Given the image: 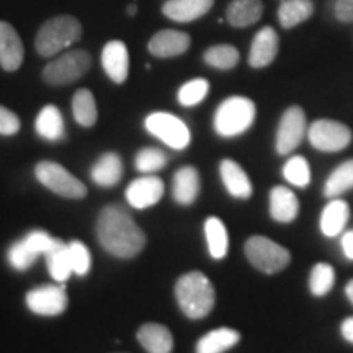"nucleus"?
Returning a JSON list of instances; mask_svg holds the SVG:
<instances>
[{
	"label": "nucleus",
	"mask_w": 353,
	"mask_h": 353,
	"mask_svg": "<svg viewBox=\"0 0 353 353\" xmlns=\"http://www.w3.org/2000/svg\"><path fill=\"white\" fill-rule=\"evenodd\" d=\"M34 130L43 139L59 141L64 138V118L59 108L54 105H46L38 113L34 121Z\"/></svg>",
	"instance_id": "nucleus-27"
},
{
	"label": "nucleus",
	"mask_w": 353,
	"mask_h": 353,
	"mask_svg": "<svg viewBox=\"0 0 353 353\" xmlns=\"http://www.w3.org/2000/svg\"><path fill=\"white\" fill-rule=\"evenodd\" d=\"M262 0H232L228 6L226 20L234 28H247L262 19Z\"/></svg>",
	"instance_id": "nucleus-22"
},
{
	"label": "nucleus",
	"mask_w": 353,
	"mask_h": 353,
	"mask_svg": "<svg viewBox=\"0 0 353 353\" xmlns=\"http://www.w3.org/2000/svg\"><path fill=\"white\" fill-rule=\"evenodd\" d=\"M82 37L81 21L70 15H59L43 23L37 34V51L43 57H52L69 50Z\"/></svg>",
	"instance_id": "nucleus-3"
},
{
	"label": "nucleus",
	"mask_w": 353,
	"mask_h": 353,
	"mask_svg": "<svg viewBox=\"0 0 353 353\" xmlns=\"http://www.w3.org/2000/svg\"><path fill=\"white\" fill-rule=\"evenodd\" d=\"M25 59L23 43L13 28L7 21H0V65L7 72L20 69Z\"/></svg>",
	"instance_id": "nucleus-16"
},
{
	"label": "nucleus",
	"mask_w": 353,
	"mask_h": 353,
	"mask_svg": "<svg viewBox=\"0 0 353 353\" xmlns=\"http://www.w3.org/2000/svg\"><path fill=\"white\" fill-rule=\"evenodd\" d=\"M175 298L185 316L190 319H203L214 307V286L205 273H185L175 283Z\"/></svg>",
	"instance_id": "nucleus-2"
},
{
	"label": "nucleus",
	"mask_w": 353,
	"mask_h": 353,
	"mask_svg": "<svg viewBox=\"0 0 353 353\" xmlns=\"http://www.w3.org/2000/svg\"><path fill=\"white\" fill-rule=\"evenodd\" d=\"M342 250L343 255H345L347 260H352L353 262V229L352 231H347L342 234Z\"/></svg>",
	"instance_id": "nucleus-41"
},
{
	"label": "nucleus",
	"mask_w": 353,
	"mask_h": 353,
	"mask_svg": "<svg viewBox=\"0 0 353 353\" xmlns=\"http://www.w3.org/2000/svg\"><path fill=\"white\" fill-rule=\"evenodd\" d=\"M307 139L321 152H339L352 143V130L341 121L321 118L307 128Z\"/></svg>",
	"instance_id": "nucleus-8"
},
{
	"label": "nucleus",
	"mask_w": 353,
	"mask_h": 353,
	"mask_svg": "<svg viewBox=\"0 0 353 353\" xmlns=\"http://www.w3.org/2000/svg\"><path fill=\"white\" fill-rule=\"evenodd\" d=\"M278 48H280V38L272 26H263L254 37L250 44L249 64L254 69H263L270 65L276 59Z\"/></svg>",
	"instance_id": "nucleus-15"
},
{
	"label": "nucleus",
	"mask_w": 353,
	"mask_h": 353,
	"mask_svg": "<svg viewBox=\"0 0 353 353\" xmlns=\"http://www.w3.org/2000/svg\"><path fill=\"white\" fill-rule=\"evenodd\" d=\"M144 126L149 134L156 136L157 139H161L162 143L172 149H176V151H182L192 141L188 126L175 114L165 112L151 113L145 118Z\"/></svg>",
	"instance_id": "nucleus-9"
},
{
	"label": "nucleus",
	"mask_w": 353,
	"mask_h": 353,
	"mask_svg": "<svg viewBox=\"0 0 353 353\" xmlns=\"http://www.w3.org/2000/svg\"><path fill=\"white\" fill-rule=\"evenodd\" d=\"M46 263L51 276L59 283L68 281L70 273H74L72 263H70L69 245L64 244L61 239H54L51 250L46 254Z\"/></svg>",
	"instance_id": "nucleus-28"
},
{
	"label": "nucleus",
	"mask_w": 353,
	"mask_h": 353,
	"mask_svg": "<svg viewBox=\"0 0 353 353\" xmlns=\"http://www.w3.org/2000/svg\"><path fill=\"white\" fill-rule=\"evenodd\" d=\"M20 131V120L12 110L0 105V134L13 136Z\"/></svg>",
	"instance_id": "nucleus-39"
},
{
	"label": "nucleus",
	"mask_w": 353,
	"mask_h": 353,
	"mask_svg": "<svg viewBox=\"0 0 353 353\" xmlns=\"http://www.w3.org/2000/svg\"><path fill=\"white\" fill-rule=\"evenodd\" d=\"M72 114L76 121L83 128H92L97 123L99 112H97V103L88 88H79L72 97Z\"/></svg>",
	"instance_id": "nucleus-31"
},
{
	"label": "nucleus",
	"mask_w": 353,
	"mask_h": 353,
	"mask_svg": "<svg viewBox=\"0 0 353 353\" xmlns=\"http://www.w3.org/2000/svg\"><path fill=\"white\" fill-rule=\"evenodd\" d=\"M208 92L210 82L206 79H193V81L185 82L180 87L176 99H179V103L183 105V107H195V105L201 103L206 99Z\"/></svg>",
	"instance_id": "nucleus-35"
},
{
	"label": "nucleus",
	"mask_w": 353,
	"mask_h": 353,
	"mask_svg": "<svg viewBox=\"0 0 353 353\" xmlns=\"http://www.w3.org/2000/svg\"><path fill=\"white\" fill-rule=\"evenodd\" d=\"M257 117V108L250 99L234 95L229 97L216 108L214 113V131L223 138H236L244 134L254 125Z\"/></svg>",
	"instance_id": "nucleus-4"
},
{
	"label": "nucleus",
	"mask_w": 353,
	"mask_h": 353,
	"mask_svg": "<svg viewBox=\"0 0 353 353\" xmlns=\"http://www.w3.org/2000/svg\"><path fill=\"white\" fill-rule=\"evenodd\" d=\"M307 134L306 113L301 107L293 105L286 108L281 114V120L278 123L275 148L280 156H288L301 144L304 136Z\"/></svg>",
	"instance_id": "nucleus-10"
},
{
	"label": "nucleus",
	"mask_w": 353,
	"mask_h": 353,
	"mask_svg": "<svg viewBox=\"0 0 353 353\" xmlns=\"http://www.w3.org/2000/svg\"><path fill=\"white\" fill-rule=\"evenodd\" d=\"M299 214V200L288 187H276L270 192V216L276 223H293Z\"/></svg>",
	"instance_id": "nucleus-19"
},
{
	"label": "nucleus",
	"mask_w": 353,
	"mask_h": 353,
	"mask_svg": "<svg viewBox=\"0 0 353 353\" xmlns=\"http://www.w3.org/2000/svg\"><path fill=\"white\" fill-rule=\"evenodd\" d=\"M219 172L221 180H223L229 195L239 198V200H247L252 196V183H250L249 175L236 161L224 159L219 165Z\"/></svg>",
	"instance_id": "nucleus-18"
},
{
	"label": "nucleus",
	"mask_w": 353,
	"mask_h": 353,
	"mask_svg": "<svg viewBox=\"0 0 353 353\" xmlns=\"http://www.w3.org/2000/svg\"><path fill=\"white\" fill-rule=\"evenodd\" d=\"M134 165L141 174H154L167 165V154L157 148H144L136 154Z\"/></svg>",
	"instance_id": "nucleus-36"
},
{
	"label": "nucleus",
	"mask_w": 353,
	"mask_h": 353,
	"mask_svg": "<svg viewBox=\"0 0 353 353\" xmlns=\"http://www.w3.org/2000/svg\"><path fill=\"white\" fill-rule=\"evenodd\" d=\"M335 285V270L330 263L319 262L314 265L309 275V290L317 298L325 296Z\"/></svg>",
	"instance_id": "nucleus-33"
},
{
	"label": "nucleus",
	"mask_w": 353,
	"mask_h": 353,
	"mask_svg": "<svg viewBox=\"0 0 353 353\" xmlns=\"http://www.w3.org/2000/svg\"><path fill=\"white\" fill-rule=\"evenodd\" d=\"M138 341L148 353H172L174 350V337L162 324H144L138 330Z\"/></svg>",
	"instance_id": "nucleus-23"
},
{
	"label": "nucleus",
	"mask_w": 353,
	"mask_h": 353,
	"mask_svg": "<svg viewBox=\"0 0 353 353\" xmlns=\"http://www.w3.org/2000/svg\"><path fill=\"white\" fill-rule=\"evenodd\" d=\"M213 6L214 0H167L162 6V13L179 23H188L205 17Z\"/></svg>",
	"instance_id": "nucleus-17"
},
{
	"label": "nucleus",
	"mask_w": 353,
	"mask_h": 353,
	"mask_svg": "<svg viewBox=\"0 0 353 353\" xmlns=\"http://www.w3.org/2000/svg\"><path fill=\"white\" fill-rule=\"evenodd\" d=\"M92 56L83 50H70L56 56L43 69L44 82L50 85H68L81 79L90 70Z\"/></svg>",
	"instance_id": "nucleus-5"
},
{
	"label": "nucleus",
	"mask_w": 353,
	"mask_h": 353,
	"mask_svg": "<svg viewBox=\"0 0 353 353\" xmlns=\"http://www.w3.org/2000/svg\"><path fill=\"white\" fill-rule=\"evenodd\" d=\"M314 15L312 0H283L278 7V21L285 30L304 23Z\"/></svg>",
	"instance_id": "nucleus-26"
},
{
	"label": "nucleus",
	"mask_w": 353,
	"mask_h": 353,
	"mask_svg": "<svg viewBox=\"0 0 353 353\" xmlns=\"http://www.w3.org/2000/svg\"><path fill=\"white\" fill-rule=\"evenodd\" d=\"M125 196L134 210L151 208L164 196V182L156 175L139 176L128 185Z\"/></svg>",
	"instance_id": "nucleus-12"
},
{
	"label": "nucleus",
	"mask_w": 353,
	"mask_h": 353,
	"mask_svg": "<svg viewBox=\"0 0 353 353\" xmlns=\"http://www.w3.org/2000/svg\"><path fill=\"white\" fill-rule=\"evenodd\" d=\"M101 65L114 83L126 82L130 76V52L126 44L120 39H112L105 44L101 51Z\"/></svg>",
	"instance_id": "nucleus-13"
},
{
	"label": "nucleus",
	"mask_w": 353,
	"mask_h": 353,
	"mask_svg": "<svg viewBox=\"0 0 353 353\" xmlns=\"http://www.w3.org/2000/svg\"><path fill=\"white\" fill-rule=\"evenodd\" d=\"M205 63L214 69L221 70H231L239 64L241 54L237 48L231 46V44H216L205 51L203 54Z\"/></svg>",
	"instance_id": "nucleus-32"
},
{
	"label": "nucleus",
	"mask_w": 353,
	"mask_h": 353,
	"mask_svg": "<svg viewBox=\"0 0 353 353\" xmlns=\"http://www.w3.org/2000/svg\"><path fill=\"white\" fill-rule=\"evenodd\" d=\"M205 236L206 242H208V250L211 257L216 260L226 257L229 249V236L223 221L216 218V216H211V218L206 219Z\"/></svg>",
	"instance_id": "nucleus-30"
},
{
	"label": "nucleus",
	"mask_w": 353,
	"mask_h": 353,
	"mask_svg": "<svg viewBox=\"0 0 353 353\" xmlns=\"http://www.w3.org/2000/svg\"><path fill=\"white\" fill-rule=\"evenodd\" d=\"M283 176L285 180L294 187L306 188L311 183V169L306 157L303 156H293L286 161L283 165Z\"/></svg>",
	"instance_id": "nucleus-34"
},
{
	"label": "nucleus",
	"mask_w": 353,
	"mask_h": 353,
	"mask_svg": "<svg viewBox=\"0 0 353 353\" xmlns=\"http://www.w3.org/2000/svg\"><path fill=\"white\" fill-rule=\"evenodd\" d=\"M348 219H350L348 203L341 200V198H332L321 213V232L327 237L341 236L347 226Z\"/></svg>",
	"instance_id": "nucleus-20"
},
{
	"label": "nucleus",
	"mask_w": 353,
	"mask_h": 353,
	"mask_svg": "<svg viewBox=\"0 0 353 353\" xmlns=\"http://www.w3.org/2000/svg\"><path fill=\"white\" fill-rule=\"evenodd\" d=\"M341 334L348 343L353 345V316L345 317L341 324Z\"/></svg>",
	"instance_id": "nucleus-42"
},
{
	"label": "nucleus",
	"mask_w": 353,
	"mask_h": 353,
	"mask_svg": "<svg viewBox=\"0 0 353 353\" xmlns=\"http://www.w3.org/2000/svg\"><path fill=\"white\" fill-rule=\"evenodd\" d=\"M92 180L99 187H114L123 176V162L117 152L103 154L90 170Z\"/></svg>",
	"instance_id": "nucleus-24"
},
{
	"label": "nucleus",
	"mask_w": 353,
	"mask_h": 353,
	"mask_svg": "<svg viewBox=\"0 0 353 353\" xmlns=\"http://www.w3.org/2000/svg\"><path fill=\"white\" fill-rule=\"evenodd\" d=\"M241 341V334L236 329L219 327L213 329L211 332L198 341L195 352L196 353H224L236 347Z\"/></svg>",
	"instance_id": "nucleus-25"
},
{
	"label": "nucleus",
	"mask_w": 353,
	"mask_h": 353,
	"mask_svg": "<svg viewBox=\"0 0 353 353\" xmlns=\"http://www.w3.org/2000/svg\"><path fill=\"white\" fill-rule=\"evenodd\" d=\"M100 245L118 259L136 257L145 245V234L120 205L105 206L97 219Z\"/></svg>",
	"instance_id": "nucleus-1"
},
{
	"label": "nucleus",
	"mask_w": 353,
	"mask_h": 353,
	"mask_svg": "<svg viewBox=\"0 0 353 353\" xmlns=\"http://www.w3.org/2000/svg\"><path fill=\"white\" fill-rule=\"evenodd\" d=\"M136 12H138V7H136V3H131V6L128 7V15L134 17Z\"/></svg>",
	"instance_id": "nucleus-44"
},
{
	"label": "nucleus",
	"mask_w": 353,
	"mask_h": 353,
	"mask_svg": "<svg viewBox=\"0 0 353 353\" xmlns=\"http://www.w3.org/2000/svg\"><path fill=\"white\" fill-rule=\"evenodd\" d=\"M345 294H347V298H348V301H350L352 304H353V280H350L347 283V286H345Z\"/></svg>",
	"instance_id": "nucleus-43"
},
{
	"label": "nucleus",
	"mask_w": 353,
	"mask_h": 353,
	"mask_svg": "<svg viewBox=\"0 0 353 353\" xmlns=\"http://www.w3.org/2000/svg\"><path fill=\"white\" fill-rule=\"evenodd\" d=\"M190 44H192V38L188 33L179 32V30H162L149 39L148 50L159 59H167V57L185 54Z\"/></svg>",
	"instance_id": "nucleus-14"
},
{
	"label": "nucleus",
	"mask_w": 353,
	"mask_h": 353,
	"mask_svg": "<svg viewBox=\"0 0 353 353\" xmlns=\"http://www.w3.org/2000/svg\"><path fill=\"white\" fill-rule=\"evenodd\" d=\"M172 195L179 205L188 206L196 201L200 195V174L195 167H182L175 172L172 183Z\"/></svg>",
	"instance_id": "nucleus-21"
},
{
	"label": "nucleus",
	"mask_w": 353,
	"mask_h": 353,
	"mask_svg": "<svg viewBox=\"0 0 353 353\" xmlns=\"http://www.w3.org/2000/svg\"><path fill=\"white\" fill-rule=\"evenodd\" d=\"M353 188V159L342 162L341 165L335 167L332 174L324 183V196L332 200V198H339L343 193L350 192Z\"/></svg>",
	"instance_id": "nucleus-29"
},
{
	"label": "nucleus",
	"mask_w": 353,
	"mask_h": 353,
	"mask_svg": "<svg viewBox=\"0 0 353 353\" xmlns=\"http://www.w3.org/2000/svg\"><path fill=\"white\" fill-rule=\"evenodd\" d=\"M334 15L342 23H353V0H335Z\"/></svg>",
	"instance_id": "nucleus-40"
},
{
	"label": "nucleus",
	"mask_w": 353,
	"mask_h": 353,
	"mask_svg": "<svg viewBox=\"0 0 353 353\" xmlns=\"http://www.w3.org/2000/svg\"><path fill=\"white\" fill-rule=\"evenodd\" d=\"M8 262L15 270L19 272H25L28 270L30 267L34 263V260L38 259V254L34 252L33 247L25 241V237L19 242H15L10 249H8L7 254Z\"/></svg>",
	"instance_id": "nucleus-37"
},
{
	"label": "nucleus",
	"mask_w": 353,
	"mask_h": 353,
	"mask_svg": "<svg viewBox=\"0 0 353 353\" xmlns=\"http://www.w3.org/2000/svg\"><path fill=\"white\" fill-rule=\"evenodd\" d=\"M244 252L249 262L267 275L285 270L291 260L290 250L286 247L265 236L249 237L244 245Z\"/></svg>",
	"instance_id": "nucleus-6"
},
{
	"label": "nucleus",
	"mask_w": 353,
	"mask_h": 353,
	"mask_svg": "<svg viewBox=\"0 0 353 353\" xmlns=\"http://www.w3.org/2000/svg\"><path fill=\"white\" fill-rule=\"evenodd\" d=\"M34 174H37L39 183L56 195L70 198V200H81L87 196L85 185L57 162L41 161L34 169Z\"/></svg>",
	"instance_id": "nucleus-7"
},
{
	"label": "nucleus",
	"mask_w": 353,
	"mask_h": 353,
	"mask_svg": "<svg viewBox=\"0 0 353 353\" xmlns=\"http://www.w3.org/2000/svg\"><path fill=\"white\" fill-rule=\"evenodd\" d=\"M68 293L64 285H44L28 291L26 306L32 312L44 317L63 314L68 307Z\"/></svg>",
	"instance_id": "nucleus-11"
},
{
	"label": "nucleus",
	"mask_w": 353,
	"mask_h": 353,
	"mask_svg": "<svg viewBox=\"0 0 353 353\" xmlns=\"http://www.w3.org/2000/svg\"><path fill=\"white\" fill-rule=\"evenodd\" d=\"M69 255L70 263H72V270L76 275L83 276L90 272L92 257L88 247L81 241H70L69 242Z\"/></svg>",
	"instance_id": "nucleus-38"
}]
</instances>
